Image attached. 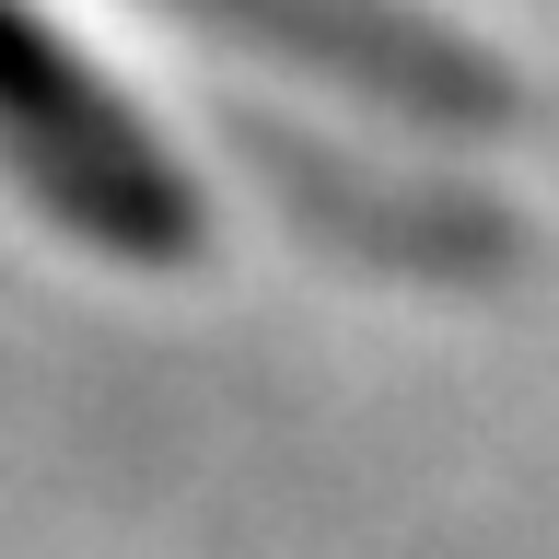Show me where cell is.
Returning <instances> with one entry per match:
<instances>
[{
	"mask_svg": "<svg viewBox=\"0 0 559 559\" xmlns=\"http://www.w3.org/2000/svg\"><path fill=\"white\" fill-rule=\"evenodd\" d=\"M0 152L70 234L117 245V257H164L199 222L164 140L129 117V94L105 70H82V47L35 0H0Z\"/></svg>",
	"mask_w": 559,
	"mask_h": 559,
	"instance_id": "cell-1",
	"label": "cell"
}]
</instances>
